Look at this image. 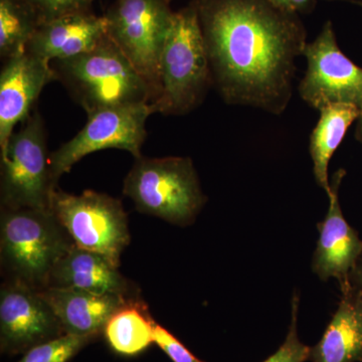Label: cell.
Wrapping results in <instances>:
<instances>
[{"label": "cell", "mask_w": 362, "mask_h": 362, "mask_svg": "<svg viewBox=\"0 0 362 362\" xmlns=\"http://www.w3.org/2000/svg\"><path fill=\"white\" fill-rule=\"evenodd\" d=\"M204 37L213 87L226 103L275 115L292 97L295 61L306 47L298 13L270 0H192Z\"/></svg>", "instance_id": "obj_1"}, {"label": "cell", "mask_w": 362, "mask_h": 362, "mask_svg": "<svg viewBox=\"0 0 362 362\" xmlns=\"http://www.w3.org/2000/svg\"><path fill=\"white\" fill-rule=\"evenodd\" d=\"M59 81L87 115L111 107L150 104L152 90L109 37L92 51L52 62Z\"/></svg>", "instance_id": "obj_2"}, {"label": "cell", "mask_w": 362, "mask_h": 362, "mask_svg": "<svg viewBox=\"0 0 362 362\" xmlns=\"http://www.w3.org/2000/svg\"><path fill=\"white\" fill-rule=\"evenodd\" d=\"M75 246L49 209H1L0 258L6 280L47 288L52 269Z\"/></svg>", "instance_id": "obj_3"}, {"label": "cell", "mask_w": 362, "mask_h": 362, "mask_svg": "<svg viewBox=\"0 0 362 362\" xmlns=\"http://www.w3.org/2000/svg\"><path fill=\"white\" fill-rule=\"evenodd\" d=\"M159 93L153 113L185 115L204 102L213 87L211 66L194 7L175 11L159 59Z\"/></svg>", "instance_id": "obj_4"}, {"label": "cell", "mask_w": 362, "mask_h": 362, "mask_svg": "<svg viewBox=\"0 0 362 362\" xmlns=\"http://www.w3.org/2000/svg\"><path fill=\"white\" fill-rule=\"evenodd\" d=\"M123 194L140 213L182 226L195 220L206 202L188 157L135 158L124 180Z\"/></svg>", "instance_id": "obj_5"}, {"label": "cell", "mask_w": 362, "mask_h": 362, "mask_svg": "<svg viewBox=\"0 0 362 362\" xmlns=\"http://www.w3.org/2000/svg\"><path fill=\"white\" fill-rule=\"evenodd\" d=\"M49 156L44 120L35 112L0 151L1 209H49L58 187Z\"/></svg>", "instance_id": "obj_6"}, {"label": "cell", "mask_w": 362, "mask_h": 362, "mask_svg": "<svg viewBox=\"0 0 362 362\" xmlns=\"http://www.w3.org/2000/svg\"><path fill=\"white\" fill-rule=\"evenodd\" d=\"M170 2L116 0L104 14L107 33L148 83L152 102L158 96L159 59L175 18Z\"/></svg>", "instance_id": "obj_7"}, {"label": "cell", "mask_w": 362, "mask_h": 362, "mask_svg": "<svg viewBox=\"0 0 362 362\" xmlns=\"http://www.w3.org/2000/svg\"><path fill=\"white\" fill-rule=\"evenodd\" d=\"M49 209L76 246L103 255L119 268L130 243L127 214L120 199L95 190L75 195L56 187Z\"/></svg>", "instance_id": "obj_8"}, {"label": "cell", "mask_w": 362, "mask_h": 362, "mask_svg": "<svg viewBox=\"0 0 362 362\" xmlns=\"http://www.w3.org/2000/svg\"><path fill=\"white\" fill-rule=\"evenodd\" d=\"M151 114V105L145 103L111 107L88 115L84 128L49 156L54 182L70 173L83 157L99 150H126L134 158L141 157L146 121Z\"/></svg>", "instance_id": "obj_9"}, {"label": "cell", "mask_w": 362, "mask_h": 362, "mask_svg": "<svg viewBox=\"0 0 362 362\" xmlns=\"http://www.w3.org/2000/svg\"><path fill=\"white\" fill-rule=\"evenodd\" d=\"M307 71L299 94L312 108L321 110L332 104L362 107V68L339 49L332 23L326 21L321 33L305 47Z\"/></svg>", "instance_id": "obj_10"}, {"label": "cell", "mask_w": 362, "mask_h": 362, "mask_svg": "<svg viewBox=\"0 0 362 362\" xmlns=\"http://www.w3.org/2000/svg\"><path fill=\"white\" fill-rule=\"evenodd\" d=\"M66 334L40 290L6 280L0 289V349L25 354L40 343Z\"/></svg>", "instance_id": "obj_11"}, {"label": "cell", "mask_w": 362, "mask_h": 362, "mask_svg": "<svg viewBox=\"0 0 362 362\" xmlns=\"http://www.w3.org/2000/svg\"><path fill=\"white\" fill-rule=\"evenodd\" d=\"M56 80L51 62L25 52L4 61L0 73V151L30 116L45 86Z\"/></svg>", "instance_id": "obj_12"}, {"label": "cell", "mask_w": 362, "mask_h": 362, "mask_svg": "<svg viewBox=\"0 0 362 362\" xmlns=\"http://www.w3.org/2000/svg\"><path fill=\"white\" fill-rule=\"evenodd\" d=\"M345 175L346 171L339 169L331 180L329 209L325 220L317 225L319 240L312 259L314 273L322 281L337 279L341 291L351 285L350 276L362 254V240L340 207L338 192Z\"/></svg>", "instance_id": "obj_13"}, {"label": "cell", "mask_w": 362, "mask_h": 362, "mask_svg": "<svg viewBox=\"0 0 362 362\" xmlns=\"http://www.w3.org/2000/svg\"><path fill=\"white\" fill-rule=\"evenodd\" d=\"M106 35L104 16L93 11L69 14L40 23L26 52L52 63L92 51Z\"/></svg>", "instance_id": "obj_14"}, {"label": "cell", "mask_w": 362, "mask_h": 362, "mask_svg": "<svg viewBox=\"0 0 362 362\" xmlns=\"http://www.w3.org/2000/svg\"><path fill=\"white\" fill-rule=\"evenodd\" d=\"M47 288L136 297L132 284L110 259L99 252L81 249L76 245L52 269Z\"/></svg>", "instance_id": "obj_15"}, {"label": "cell", "mask_w": 362, "mask_h": 362, "mask_svg": "<svg viewBox=\"0 0 362 362\" xmlns=\"http://www.w3.org/2000/svg\"><path fill=\"white\" fill-rule=\"evenodd\" d=\"M40 291L58 317L64 332L78 337L98 338L103 334L112 314L129 299L76 289L45 288Z\"/></svg>", "instance_id": "obj_16"}, {"label": "cell", "mask_w": 362, "mask_h": 362, "mask_svg": "<svg viewBox=\"0 0 362 362\" xmlns=\"http://www.w3.org/2000/svg\"><path fill=\"white\" fill-rule=\"evenodd\" d=\"M337 312L325 332L311 347L312 362H362V290H342Z\"/></svg>", "instance_id": "obj_17"}, {"label": "cell", "mask_w": 362, "mask_h": 362, "mask_svg": "<svg viewBox=\"0 0 362 362\" xmlns=\"http://www.w3.org/2000/svg\"><path fill=\"white\" fill-rule=\"evenodd\" d=\"M154 324L147 305L138 297L129 298L107 321L103 335L118 356H139L154 343Z\"/></svg>", "instance_id": "obj_18"}, {"label": "cell", "mask_w": 362, "mask_h": 362, "mask_svg": "<svg viewBox=\"0 0 362 362\" xmlns=\"http://www.w3.org/2000/svg\"><path fill=\"white\" fill-rule=\"evenodd\" d=\"M320 118L310 135V156L317 185L329 192L328 166L331 157L341 144L347 130L361 114V109L354 105L332 104L324 107Z\"/></svg>", "instance_id": "obj_19"}, {"label": "cell", "mask_w": 362, "mask_h": 362, "mask_svg": "<svg viewBox=\"0 0 362 362\" xmlns=\"http://www.w3.org/2000/svg\"><path fill=\"white\" fill-rule=\"evenodd\" d=\"M42 21L25 0H0V57L13 58L26 52Z\"/></svg>", "instance_id": "obj_20"}, {"label": "cell", "mask_w": 362, "mask_h": 362, "mask_svg": "<svg viewBox=\"0 0 362 362\" xmlns=\"http://www.w3.org/2000/svg\"><path fill=\"white\" fill-rule=\"evenodd\" d=\"M95 339L90 337L64 334L33 347L18 362H68Z\"/></svg>", "instance_id": "obj_21"}, {"label": "cell", "mask_w": 362, "mask_h": 362, "mask_svg": "<svg viewBox=\"0 0 362 362\" xmlns=\"http://www.w3.org/2000/svg\"><path fill=\"white\" fill-rule=\"evenodd\" d=\"M299 309V297L294 293L292 299V318L289 331L280 349L263 362H305L309 361L311 347L300 341L298 337L297 319Z\"/></svg>", "instance_id": "obj_22"}, {"label": "cell", "mask_w": 362, "mask_h": 362, "mask_svg": "<svg viewBox=\"0 0 362 362\" xmlns=\"http://www.w3.org/2000/svg\"><path fill=\"white\" fill-rule=\"evenodd\" d=\"M40 16L42 23L69 14L92 11L94 0H25Z\"/></svg>", "instance_id": "obj_23"}, {"label": "cell", "mask_w": 362, "mask_h": 362, "mask_svg": "<svg viewBox=\"0 0 362 362\" xmlns=\"http://www.w3.org/2000/svg\"><path fill=\"white\" fill-rule=\"evenodd\" d=\"M153 340L173 362H204L195 357L175 335L156 322L154 324Z\"/></svg>", "instance_id": "obj_24"}, {"label": "cell", "mask_w": 362, "mask_h": 362, "mask_svg": "<svg viewBox=\"0 0 362 362\" xmlns=\"http://www.w3.org/2000/svg\"><path fill=\"white\" fill-rule=\"evenodd\" d=\"M276 6L294 13H310L317 0H270ZM327 1H347L362 6L361 0H327Z\"/></svg>", "instance_id": "obj_25"}, {"label": "cell", "mask_w": 362, "mask_h": 362, "mask_svg": "<svg viewBox=\"0 0 362 362\" xmlns=\"http://www.w3.org/2000/svg\"><path fill=\"white\" fill-rule=\"evenodd\" d=\"M350 283L362 290V254L350 276Z\"/></svg>", "instance_id": "obj_26"}, {"label": "cell", "mask_w": 362, "mask_h": 362, "mask_svg": "<svg viewBox=\"0 0 362 362\" xmlns=\"http://www.w3.org/2000/svg\"><path fill=\"white\" fill-rule=\"evenodd\" d=\"M356 121V138L357 141L362 143V107L361 109V114H359V117L357 118Z\"/></svg>", "instance_id": "obj_27"}]
</instances>
